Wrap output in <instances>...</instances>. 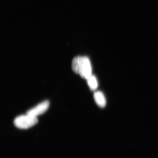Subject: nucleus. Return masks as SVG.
Returning a JSON list of instances; mask_svg holds the SVG:
<instances>
[{
	"label": "nucleus",
	"mask_w": 158,
	"mask_h": 158,
	"mask_svg": "<svg viewBox=\"0 0 158 158\" xmlns=\"http://www.w3.org/2000/svg\"><path fill=\"white\" fill-rule=\"evenodd\" d=\"M49 105L50 103L48 101L43 102H42L37 105L35 107L28 110L27 112V114L37 117V116L45 113L46 111L48 110Z\"/></svg>",
	"instance_id": "3"
},
{
	"label": "nucleus",
	"mask_w": 158,
	"mask_h": 158,
	"mask_svg": "<svg viewBox=\"0 0 158 158\" xmlns=\"http://www.w3.org/2000/svg\"><path fill=\"white\" fill-rule=\"evenodd\" d=\"M94 97L97 104L100 107L104 108L106 106V101L104 94L102 92L100 91H96L94 93Z\"/></svg>",
	"instance_id": "4"
},
{
	"label": "nucleus",
	"mask_w": 158,
	"mask_h": 158,
	"mask_svg": "<svg viewBox=\"0 0 158 158\" xmlns=\"http://www.w3.org/2000/svg\"><path fill=\"white\" fill-rule=\"evenodd\" d=\"M87 82L90 90L94 91L96 90L98 87V82L96 77L94 75L90 76L89 78L87 79Z\"/></svg>",
	"instance_id": "5"
},
{
	"label": "nucleus",
	"mask_w": 158,
	"mask_h": 158,
	"mask_svg": "<svg viewBox=\"0 0 158 158\" xmlns=\"http://www.w3.org/2000/svg\"><path fill=\"white\" fill-rule=\"evenodd\" d=\"M72 69L75 73L86 80L92 75V67L88 57L81 56L75 57L72 62Z\"/></svg>",
	"instance_id": "1"
},
{
	"label": "nucleus",
	"mask_w": 158,
	"mask_h": 158,
	"mask_svg": "<svg viewBox=\"0 0 158 158\" xmlns=\"http://www.w3.org/2000/svg\"><path fill=\"white\" fill-rule=\"evenodd\" d=\"M38 122L37 117L31 116L29 114L21 115L18 116L15 119L14 123L15 125L18 128L21 129H27Z\"/></svg>",
	"instance_id": "2"
}]
</instances>
